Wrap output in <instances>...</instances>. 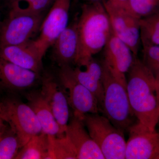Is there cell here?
I'll list each match as a JSON object with an SVG mask.
<instances>
[{
    "instance_id": "cell-1",
    "label": "cell",
    "mask_w": 159,
    "mask_h": 159,
    "mask_svg": "<svg viewBox=\"0 0 159 159\" xmlns=\"http://www.w3.org/2000/svg\"><path fill=\"white\" fill-rule=\"evenodd\" d=\"M156 79L138 57L128 72L127 91L131 107L140 123L155 130L159 121Z\"/></svg>"
},
{
    "instance_id": "cell-2",
    "label": "cell",
    "mask_w": 159,
    "mask_h": 159,
    "mask_svg": "<svg viewBox=\"0 0 159 159\" xmlns=\"http://www.w3.org/2000/svg\"><path fill=\"white\" fill-rule=\"evenodd\" d=\"M77 19L79 52L75 65L81 64L102 51L111 34L110 21L102 3H84Z\"/></svg>"
},
{
    "instance_id": "cell-3",
    "label": "cell",
    "mask_w": 159,
    "mask_h": 159,
    "mask_svg": "<svg viewBox=\"0 0 159 159\" xmlns=\"http://www.w3.org/2000/svg\"><path fill=\"white\" fill-rule=\"evenodd\" d=\"M101 62L103 97L100 111L117 128L123 132L128 131L129 127L135 123L136 118L131 107L127 84L116 78Z\"/></svg>"
},
{
    "instance_id": "cell-4",
    "label": "cell",
    "mask_w": 159,
    "mask_h": 159,
    "mask_svg": "<svg viewBox=\"0 0 159 159\" xmlns=\"http://www.w3.org/2000/svg\"><path fill=\"white\" fill-rule=\"evenodd\" d=\"M83 121L91 138L106 159H125L126 143L123 132L103 115L87 114Z\"/></svg>"
},
{
    "instance_id": "cell-5",
    "label": "cell",
    "mask_w": 159,
    "mask_h": 159,
    "mask_svg": "<svg viewBox=\"0 0 159 159\" xmlns=\"http://www.w3.org/2000/svg\"><path fill=\"white\" fill-rule=\"evenodd\" d=\"M0 104L1 117L17 134L22 147L32 137L42 132L36 115L28 104L10 99Z\"/></svg>"
},
{
    "instance_id": "cell-6",
    "label": "cell",
    "mask_w": 159,
    "mask_h": 159,
    "mask_svg": "<svg viewBox=\"0 0 159 159\" xmlns=\"http://www.w3.org/2000/svg\"><path fill=\"white\" fill-rule=\"evenodd\" d=\"M71 0H55L40 29L39 36L29 41L30 46L42 58L50 47L68 26Z\"/></svg>"
},
{
    "instance_id": "cell-7",
    "label": "cell",
    "mask_w": 159,
    "mask_h": 159,
    "mask_svg": "<svg viewBox=\"0 0 159 159\" xmlns=\"http://www.w3.org/2000/svg\"><path fill=\"white\" fill-rule=\"evenodd\" d=\"M43 15L26 14L10 11L0 29V47L26 43L39 31Z\"/></svg>"
},
{
    "instance_id": "cell-8",
    "label": "cell",
    "mask_w": 159,
    "mask_h": 159,
    "mask_svg": "<svg viewBox=\"0 0 159 159\" xmlns=\"http://www.w3.org/2000/svg\"><path fill=\"white\" fill-rule=\"evenodd\" d=\"M57 76L65 90L72 113L82 117L87 114L99 113V103L95 96L74 76L72 66L59 67Z\"/></svg>"
},
{
    "instance_id": "cell-9",
    "label": "cell",
    "mask_w": 159,
    "mask_h": 159,
    "mask_svg": "<svg viewBox=\"0 0 159 159\" xmlns=\"http://www.w3.org/2000/svg\"><path fill=\"white\" fill-rule=\"evenodd\" d=\"M125 159H159V132L137 121L128 130Z\"/></svg>"
},
{
    "instance_id": "cell-10",
    "label": "cell",
    "mask_w": 159,
    "mask_h": 159,
    "mask_svg": "<svg viewBox=\"0 0 159 159\" xmlns=\"http://www.w3.org/2000/svg\"><path fill=\"white\" fill-rule=\"evenodd\" d=\"M113 32L129 47L135 57H138L140 40V19L126 9L114 7L104 2Z\"/></svg>"
},
{
    "instance_id": "cell-11",
    "label": "cell",
    "mask_w": 159,
    "mask_h": 159,
    "mask_svg": "<svg viewBox=\"0 0 159 159\" xmlns=\"http://www.w3.org/2000/svg\"><path fill=\"white\" fill-rule=\"evenodd\" d=\"M40 92L51 107L63 133L66 131L70 116V106L65 90L57 75L45 72L41 78Z\"/></svg>"
},
{
    "instance_id": "cell-12",
    "label": "cell",
    "mask_w": 159,
    "mask_h": 159,
    "mask_svg": "<svg viewBox=\"0 0 159 159\" xmlns=\"http://www.w3.org/2000/svg\"><path fill=\"white\" fill-rule=\"evenodd\" d=\"M102 50V62L116 78L127 84L125 75L137 57H135L129 47L113 31Z\"/></svg>"
},
{
    "instance_id": "cell-13",
    "label": "cell",
    "mask_w": 159,
    "mask_h": 159,
    "mask_svg": "<svg viewBox=\"0 0 159 159\" xmlns=\"http://www.w3.org/2000/svg\"><path fill=\"white\" fill-rule=\"evenodd\" d=\"M86 129L82 117L72 113L66 135L76 150L77 159H105Z\"/></svg>"
},
{
    "instance_id": "cell-14",
    "label": "cell",
    "mask_w": 159,
    "mask_h": 159,
    "mask_svg": "<svg viewBox=\"0 0 159 159\" xmlns=\"http://www.w3.org/2000/svg\"><path fill=\"white\" fill-rule=\"evenodd\" d=\"M40 74L0 57V86L11 90L21 91L31 88L41 80Z\"/></svg>"
},
{
    "instance_id": "cell-15",
    "label": "cell",
    "mask_w": 159,
    "mask_h": 159,
    "mask_svg": "<svg viewBox=\"0 0 159 159\" xmlns=\"http://www.w3.org/2000/svg\"><path fill=\"white\" fill-rule=\"evenodd\" d=\"M53 45V58L59 67L75 65L79 48L77 19L63 31Z\"/></svg>"
},
{
    "instance_id": "cell-16",
    "label": "cell",
    "mask_w": 159,
    "mask_h": 159,
    "mask_svg": "<svg viewBox=\"0 0 159 159\" xmlns=\"http://www.w3.org/2000/svg\"><path fill=\"white\" fill-rule=\"evenodd\" d=\"M73 73L77 80L90 91L97 99L99 112L103 97L102 67L101 62L93 57L85 62L73 68Z\"/></svg>"
},
{
    "instance_id": "cell-17",
    "label": "cell",
    "mask_w": 159,
    "mask_h": 159,
    "mask_svg": "<svg viewBox=\"0 0 159 159\" xmlns=\"http://www.w3.org/2000/svg\"><path fill=\"white\" fill-rule=\"evenodd\" d=\"M28 104L34 112L42 129V132L51 136L61 137L63 133L51 107L40 91L30 92L26 95Z\"/></svg>"
},
{
    "instance_id": "cell-18",
    "label": "cell",
    "mask_w": 159,
    "mask_h": 159,
    "mask_svg": "<svg viewBox=\"0 0 159 159\" xmlns=\"http://www.w3.org/2000/svg\"><path fill=\"white\" fill-rule=\"evenodd\" d=\"M29 42L24 44L0 47V57L40 74L43 70V59L31 48Z\"/></svg>"
},
{
    "instance_id": "cell-19",
    "label": "cell",
    "mask_w": 159,
    "mask_h": 159,
    "mask_svg": "<svg viewBox=\"0 0 159 159\" xmlns=\"http://www.w3.org/2000/svg\"><path fill=\"white\" fill-rule=\"evenodd\" d=\"M15 159H50L49 135L42 132L32 137L22 147Z\"/></svg>"
},
{
    "instance_id": "cell-20",
    "label": "cell",
    "mask_w": 159,
    "mask_h": 159,
    "mask_svg": "<svg viewBox=\"0 0 159 159\" xmlns=\"http://www.w3.org/2000/svg\"><path fill=\"white\" fill-rule=\"evenodd\" d=\"M139 27L142 47L159 45V13L140 19Z\"/></svg>"
},
{
    "instance_id": "cell-21",
    "label": "cell",
    "mask_w": 159,
    "mask_h": 159,
    "mask_svg": "<svg viewBox=\"0 0 159 159\" xmlns=\"http://www.w3.org/2000/svg\"><path fill=\"white\" fill-rule=\"evenodd\" d=\"M50 159H77L76 150L66 136H49Z\"/></svg>"
},
{
    "instance_id": "cell-22",
    "label": "cell",
    "mask_w": 159,
    "mask_h": 159,
    "mask_svg": "<svg viewBox=\"0 0 159 159\" xmlns=\"http://www.w3.org/2000/svg\"><path fill=\"white\" fill-rule=\"evenodd\" d=\"M22 147L17 134L7 127L0 137V159H15Z\"/></svg>"
},
{
    "instance_id": "cell-23",
    "label": "cell",
    "mask_w": 159,
    "mask_h": 159,
    "mask_svg": "<svg viewBox=\"0 0 159 159\" xmlns=\"http://www.w3.org/2000/svg\"><path fill=\"white\" fill-rule=\"evenodd\" d=\"M55 0H11L10 11L26 14H41Z\"/></svg>"
},
{
    "instance_id": "cell-24",
    "label": "cell",
    "mask_w": 159,
    "mask_h": 159,
    "mask_svg": "<svg viewBox=\"0 0 159 159\" xmlns=\"http://www.w3.org/2000/svg\"><path fill=\"white\" fill-rule=\"evenodd\" d=\"M129 11L140 19L159 13V0H129Z\"/></svg>"
},
{
    "instance_id": "cell-25",
    "label": "cell",
    "mask_w": 159,
    "mask_h": 159,
    "mask_svg": "<svg viewBox=\"0 0 159 159\" xmlns=\"http://www.w3.org/2000/svg\"><path fill=\"white\" fill-rule=\"evenodd\" d=\"M142 62L159 82V45L143 47Z\"/></svg>"
},
{
    "instance_id": "cell-26",
    "label": "cell",
    "mask_w": 159,
    "mask_h": 159,
    "mask_svg": "<svg viewBox=\"0 0 159 159\" xmlns=\"http://www.w3.org/2000/svg\"><path fill=\"white\" fill-rule=\"evenodd\" d=\"M129 0H106L104 2L114 7L122 8L129 11Z\"/></svg>"
},
{
    "instance_id": "cell-27",
    "label": "cell",
    "mask_w": 159,
    "mask_h": 159,
    "mask_svg": "<svg viewBox=\"0 0 159 159\" xmlns=\"http://www.w3.org/2000/svg\"><path fill=\"white\" fill-rule=\"evenodd\" d=\"M6 121L0 116V137L2 136L8 126L6 124Z\"/></svg>"
},
{
    "instance_id": "cell-28",
    "label": "cell",
    "mask_w": 159,
    "mask_h": 159,
    "mask_svg": "<svg viewBox=\"0 0 159 159\" xmlns=\"http://www.w3.org/2000/svg\"><path fill=\"white\" fill-rule=\"evenodd\" d=\"M85 3L87 4H96V3H102L106 0H84Z\"/></svg>"
},
{
    "instance_id": "cell-29",
    "label": "cell",
    "mask_w": 159,
    "mask_h": 159,
    "mask_svg": "<svg viewBox=\"0 0 159 159\" xmlns=\"http://www.w3.org/2000/svg\"><path fill=\"white\" fill-rule=\"evenodd\" d=\"M157 82V95L158 103L159 109V82Z\"/></svg>"
},
{
    "instance_id": "cell-30",
    "label": "cell",
    "mask_w": 159,
    "mask_h": 159,
    "mask_svg": "<svg viewBox=\"0 0 159 159\" xmlns=\"http://www.w3.org/2000/svg\"><path fill=\"white\" fill-rule=\"evenodd\" d=\"M1 113H2V107H1V104H0V116L1 117Z\"/></svg>"
}]
</instances>
